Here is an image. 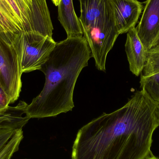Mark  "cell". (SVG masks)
I'll return each mask as SVG.
<instances>
[{"label": "cell", "instance_id": "1", "mask_svg": "<svg viewBox=\"0 0 159 159\" xmlns=\"http://www.w3.org/2000/svg\"><path fill=\"white\" fill-rule=\"evenodd\" d=\"M159 126V106L143 90L122 107L103 113L78 131L71 159H146Z\"/></svg>", "mask_w": 159, "mask_h": 159}, {"label": "cell", "instance_id": "2", "mask_svg": "<svg viewBox=\"0 0 159 159\" xmlns=\"http://www.w3.org/2000/svg\"><path fill=\"white\" fill-rule=\"evenodd\" d=\"M91 57L83 36L67 38L57 43L40 70L45 76L44 86L27 105L26 115L30 119L43 118L72 111L76 81Z\"/></svg>", "mask_w": 159, "mask_h": 159}, {"label": "cell", "instance_id": "3", "mask_svg": "<svg viewBox=\"0 0 159 159\" xmlns=\"http://www.w3.org/2000/svg\"><path fill=\"white\" fill-rule=\"evenodd\" d=\"M83 37L99 70L106 71L107 57L120 35L109 0H79Z\"/></svg>", "mask_w": 159, "mask_h": 159}, {"label": "cell", "instance_id": "4", "mask_svg": "<svg viewBox=\"0 0 159 159\" xmlns=\"http://www.w3.org/2000/svg\"><path fill=\"white\" fill-rule=\"evenodd\" d=\"M11 35L17 49L22 74L40 70L57 43L52 37L35 32H20Z\"/></svg>", "mask_w": 159, "mask_h": 159}, {"label": "cell", "instance_id": "5", "mask_svg": "<svg viewBox=\"0 0 159 159\" xmlns=\"http://www.w3.org/2000/svg\"><path fill=\"white\" fill-rule=\"evenodd\" d=\"M22 74L19 56L12 35L0 28V83L11 103L19 97Z\"/></svg>", "mask_w": 159, "mask_h": 159}, {"label": "cell", "instance_id": "6", "mask_svg": "<svg viewBox=\"0 0 159 159\" xmlns=\"http://www.w3.org/2000/svg\"><path fill=\"white\" fill-rule=\"evenodd\" d=\"M22 32H35L52 37L54 30L46 0H5Z\"/></svg>", "mask_w": 159, "mask_h": 159}, {"label": "cell", "instance_id": "7", "mask_svg": "<svg viewBox=\"0 0 159 159\" xmlns=\"http://www.w3.org/2000/svg\"><path fill=\"white\" fill-rule=\"evenodd\" d=\"M136 32L147 51L155 48L159 42V0H147Z\"/></svg>", "mask_w": 159, "mask_h": 159}, {"label": "cell", "instance_id": "8", "mask_svg": "<svg viewBox=\"0 0 159 159\" xmlns=\"http://www.w3.org/2000/svg\"><path fill=\"white\" fill-rule=\"evenodd\" d=\"M114 22L119 34L135 27L143 9L138 0H109Z\"/></svg>", "mask_w": 159, "mask_h": 159}, {"label": "cell", "instance_id": "9", "mask_svg": "<svg viewBox=\"0 0 159 159\" xmlns=\"http://www.w3.org/2000/svg\"><path fill=\"white\" fill-rule=\"evenodd\" d=\"M127 33L125 51L130 70L134 75L138 76L143 72L148 51L146 49L139 39L136 27L132 28Z\"/></svg>", "mask_w": 159, "mask_h": 159}, {"label": "cell", "instance_id": "10", "mask_svg": "<svg viewBox=\"0 0 159 159\" xmlns=\"http://www.w3.org/2000/svg\"><path fill=\"white\" fill-rule=\"evenodd\" d=\"M58 12V18L66 31L67 38L83 36V29L75 11L73 0H60Z\"/></svg>", "mask_w": 159, "mask_h": 159}, {"label": "cell", "instance_id": "11", "mask_svg": "<svg viewBox=\"0 0 159 159\" xmlns=\"http://www.w3.org/2000/svg\"><path fill=\"white\" fill-rule=\"evenodd\" d=\"M27 105L25 102L20 101L16 106H9L0 112V129H22L30 119L26 115Z\"/></svg>", "mask_w": 159, "mask_h": 159}, {"label": "cell", "instance_id": "12", "mask_svg": "<svg viewBox=\"0 0 159 159\" xmlns=\"http://www.w3.org/2000/svg\"><path fill=\"white\" fill-rule=\"evenodd\" d=\"M0 28L12 34L22 32L18 20L5 0H0Z\"/></svg>", "mask_w": 159, "mask_h": 159}, {"label": "cell", "instance_id": "13", "mask_svg": "<svg viewBox=\"0 0 159 159\" xmlns=\"http://www.w3.org/2000/svg\"><path fill=\"white\" fill-rule=\"evenodd\" d=\"M140 82L142 90L159 106V72L147 76L141 75Z\"/></svg>", "mask_w": 159, "mask_h": 159}, {"label": "cell", "instance_id": "14", "mask_svg": "<svg viewBox=\"0 0 159 159\" xmlns=\"http://www.w3.org/2000/svg\"><path fill=\"white\" fill-rule=\"evenodd\" d=\"M23 138L22 129H17L6 145L0 152V159H11L19 150Z\"/></svg>", "mask_w": 159, "mask_h": 159}, {"label": "cell", "instance_id": "15", "mask_svg": "<svg viewBox=\"0 0 159 159\" xmlns=\"http://www.w3.org/2000/svg\"><path fill=\"white\" fill-rule=\"evenodd\" d=\"M159 72V48H154L148 51L144 68L141 75L149 76Z\"/></svg>", "mask_w": 159, "mask_h": 159}, {"label": "cell", "instance_id": "16", "mask_svg": "<svg viewBox=\"0 0 159 159\" xmlns=\"http://www.w3.org/2000/svg\"><path fill=\"white\" fill-rule=\"evenodd\" d=\"M16 130L12 129H0V152L12 138Z\"/></svg>", "mask_w": 159, "mask_h": 159}, {"label": "cell", "instance_id": "17", "mask_svg": "<svg viewBox=\"0 0 159 159\" xmlns=\"http://www.w3.org/2000/svg\"><path fill=\"white\" fill-rule=\"evenodd\" d=\"M11 103L9 96L0 83V112L6 109Z\"/></svg>", "mask_w": 159, "mask_h": 159}, {"label": "cell", "instance_id": "18", "mask_svg": "<svg viewBox=\"0 0 159 159\" xmlns=\"http://www.w3.org/2000/svg\"><path fill=\"white\" fill-rule=\"evenodd\" d=\"M52 1L55 5L57 6H58L60 0H52Z\"/></svg>", "mask_w": 159, "mask_h": 159}, {"label": "cell", "instance_id": "19", "mask_svg": "<svg viewBox=\"0 0 159 159\" xmlns=\"http://www.w3.org/2000/svg\"><path fill=\"white\" fill-rule=\"evenodd\" d=\"M146 159H159L157 157L154 156V155H152L151 156H150V157H148Z\"/></svg>", "mask_w": 159, "mask_h": 159}, {"label": "cell", "instance_id": "20", "mask_svg": "<svg viewBox=\"0 0 159 159\" xmlns=\"http://www.w3.org/2000/svg\"><path fill=\"white\" fill-rule=\"evenodd\" d=\"M155 48H159V42L158 44L157 45V46L156 47H155Z\"/></svg>", "mask_w": 159, "mask_h": 159}]
</instances>
